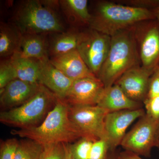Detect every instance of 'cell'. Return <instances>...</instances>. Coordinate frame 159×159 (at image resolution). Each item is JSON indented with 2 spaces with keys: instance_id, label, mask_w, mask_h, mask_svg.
I'll list each match as a JSON object with an SVG mask.
<instances>
[{
  "instance_id": "5",
  "label": "cell",
  "mask_w": 159,
  "mask_h": 159,
  "mask_svg": "<svg viewBox=\"0 0 159 159\" xmlns=\"http://www.w3.org/2000/svg\"><path fill=\"white\" fill-rule=\"evenodd\" d=\"M57 99L54 93L42 85L37 93L22 105L1 112L0 121L20 129L37 126Z\"/></svg>"
},
{
  "instance_id": "9",
  "label": "cell",
  "mask_w": 159,
  "mask_h": 159,
  "mask_svg": "<svg viewBox=\"0 0 159 159\" xmlns=\"http://www.w3.org/2000/svg\"><path fill=\"white\" fill-rule=\"evenodd\" d=\"M142 22L134 26L142 67L153 73L159 66V25Z\"/></svg>"
},
{
  "instance_id": "16",
  "label": "cell",
  "mask_w": 159,
  "mask_h": 159,
  "mask_svg": "<svg viewBox=\"0 0 159 159\" xmlns=\"http://www.w3.org/2000/svg\"><path fill=\"white\" fill-rule=\"evenodd\" d=\"M108 113L142 108V102L129 98L116 84L105 88L97 104Z\"/></svg>"
},
{
  "instance_id": "4",
  "label": "cell",
  "mask_w": 159,
  "mask_h": 159,
  "mask_svg": "<svg viewBox=\"0 0 159 159\" xmlns=\"http://www.w3.org/2000/svg\"><path fill=\"white\" fill-rule=\"evenodd\" d=\"M13 23L22 34H52L66 31L56 10L42 1L27 0L17 6Z\"/></svg>"
},
{
  "instance_id": "2",
  "label": "cell",
  "mask_w": 159,
  "mask_h": 159,
  "mask_svg": "<svg viewBox=\"0 0 159 159\" xmlns=\"http://www.w3.org/2000/svg\"><path fill=\"white\" fill-rule=\"evenodd\" d=\"M134 26L111 36L108 55L97 76L105 88L113 85L126 71L139 66L141 61Z\"/></svg>"
},
{
  "instance_id": "35",
  "label": "cell",
  "mask_w": 159,
  "mask_h": 159,
  "mask_svg": "<svg viewBox=\"0 0 159 159\" xmlns=\"http://www.w3.org/2000/svg\"><path fill=\"white\" fill-rule=\"evenodd\" d=\"M106 159H118V158H117V157H116L113 154L111 153L108 154Z\"/></svg>"
},
{
  "instance_id": "19",
  "label": "cell",
  "mask_w": 159,
  "mask_h": 159,
  "mask_svg": "<svg viewBox=\"0 0 159 159\" xmlns=\"http://www.w3.org/2000/svg\"><path fill=\"white\" fill-rule=\"evenodd\" d=\"M16 78L26 82L41 84L39 60L22 57L18 52L10 57Z\"/></svg>"
},
{
  "instance_id": "8",
  "label": "cell",
  "mask_w": 159,
  "mask_h": 159,
  "mask_svg": "<svg viewBox=\"0 0 159 159\" xmlns=\"http://www.w3.org/2000/svg\"><path fill=\"white\" fill-rule=\"evenodd\" d=\"M111 42V36L90 29L84 31L77 48L88 67L97 77L108 55Z\"/></svg>"
},
{
  "instance_id": "25",
  "label": "cell",
  "mask_w": 159,
  "mask_h": 159,
  "mask_svg": "<svg viewBox=\"0 0 159 159\" xmlns=\"http://www.w3.org/2000/svg\"><path fill=\"white\" fill-rule=\"evenodd\" d=\"M40 159H66L65 143L46 145Z\"/></svg>"
},
{
  "instance_id": "17",
  "label": "cell",
  "mask_w": 159,
  "mask_h": 159,
  "mask_svg": "<svg viewBox=\"0 0 159 159\" xmlns=\"http://www.w3.org/2000/svg\"><path fill=\"white\" fill-rule=\"evenodd\" d=\"M84 34L74 29L52 34L49 39V56L51 57L65 54L77 49Z\"/></svg>"
},
{
  "instance_id": "18",
  "label": "cell",
  "mask_w": 159,
  "mask_h": 159,
  "mask_svg": "<svg viewBox=\"0 0 159 159\" xmlns=\"http://www.w3.org/2000/svg\"><path fill=\"white\" fill-rule=\"evenodd\" d=\"M48 34H22L20 49L22 57L41 60L49 58Z\"/></svg>"
},
{
  "instance_id": "22",
  "label": "cell",
  "mask_w": 159,
  "mask_h": 159,
  "mask_svg": "<svg viewBox=\"0 0 159 159\" xmlns=\"http://www.w3.org/2000/svg\"><path fill=\"white\" fill-rule=\"evenodd\" d=\"M44 146L29 139L18 141L15 159H40Z\"/></svg>"
},
{
  "instance_id": "7",
  "label": "cell",
  "mask_w": 159,
  "mask_h": 159,
  "mask_svg": "<svg viewBox=\"0 0 159 159\" xmlns=\"http://www.w3.org/2000/svg\"><path fill=\"white\" fill-rule=\"evenodd\" d=\"M108 113L98 105H69L71 122L86 137L105 139L104 121Z\"/></svg>"
},
{
  "instance_id": "14",
  "label": "cell",
  "mask_w": 159,
  "mask_h": 159,
  "mask_svg": "<svg viewBox=\"0 0 159 159\" xmlns=\"http://www.w3.org/2000/svg\"><path fill=\"white\" fill-rule=\"evenodd\" d=\"M41 66V84L63 100L74 81L63 74L51 62L50 58L39 60Z\"/></svg>"
},
{
  "instance_id": "34",
  "label": "cell",
  "mask_w": 159,
  "mask_h": 159,
  "mask_svg": "<svg viewBox=\"0 0 159 159\" xmlns=\"http://www.w3.org/2000/svg\"><path fill=\"white\" fill-rule=\"evenodd\" d=\"M153 11L154 12L155 16L156 18L157 19L159 24V6L157 8H156L155 9H154Z\"/></svg>"
},
{
  "instance_id": "31",
  "label": "cell",
  "mask_w": 159,
  "mask_h": 159,
  "mask_svg": "<svg viewBox=\"0 0 159 159\" xmlns=\"http://www.w3.org/2000/svg\"><path fill=\"white\" fill-rule=\"evenodd\" d=\"M118 159H142L136 154L125 150V151L121 152L117 157Z\"/></svg>"
},
{
  "instance_id": "26",
  "label": "cell",
  "mask_w": 159,
  "mask_h": 159,
  "mask_svg": "<svg viewBox=\"0 0 159 159\" xmlns=\"http://www.w3.org/2000/svg\"><path fill=\"white\" fill-rule=\"evenodd\" d=\"M110 151L107 140L100 139L96 140L93 143L91 148L89 159H106Z\"/></svg>"
},
{
  "instance_id": "1",
  "label": "cell",
  "mask_w": 159,
  "mask_h": 159,
  "mask_svg": "<svg viewBox=\"0 0 159 159\" xmlns=\"http://www.w3.org/2000/svg\"><path fill=\"white\" fill-rule=\"evenodd\" d=\"M11 134L34 140L43 146L57 143L69 144L86 137L71 122L68 104L58 98L40 125L12 130Z\"/></svg>"
},
{
  "instance_id": "32",
  "label": "cell",
  "mask_w": 159,
  "mask_h": 159,
  "mask_svg": "<svg viewBox=\"0 0 159 159\" xmlns=\"http://www.w3.org/2000/svg\"><path fill=\"white\" fill-rule=\"evenodd\" d=\"M66 148V159H74L73 157H72V155L69 150L68 148L67 145L66 144H65Z\"/></svg>"
},
{
  "instance_id": "15",
  "label": "cell",
  "mask_w": 159,
  "mask_h": 159,
  "mask_svg": "<svg viewBox=\"0 0 159 159\" xmlns=\"http://www.w3.org/2000/svg\"><path fill=\"white\" fill-rule=\"evenodd\" d=\"M50 60L54 66L73 81L97 77L90 70L77 49L51 57Z\"/></svg>"
},
{
  "instance_id": "12",
  "label": "cell",
  "mask_w": 159,
  "mask_h": 159,
  "mask_svg": "<svg viewBox=\"0 0 159 159\" xmlns=\"http://www.w3.org/2000/svg\"><path fill=\"white\" fill-rule=\"evenodd\" d=\"M152 72L137 66L125 72L115 84L119 86L130 99L138 102L145 100Z\"/></svg>"
},
{
  "instance_id": "27",
  "label": "cell",
  "mask_w": 159,
  "mask_h": 159,
  "mask_svg": "<svg viewBox=\"0 0 159 159\" xmlns=\"http://www.w3.org/2000/svg\"><path fill=\"white\" fill-rule=\"evenodd\" d=\"M18 143V141L15 138L3 142L1 144L0 159H15Z\"/></svg>"
},
{
  "instance_id": "29",
  "label": "cell",
  "mask_w": 159,
  "mask_h": 159,
  "mask_svg": "<svg viewBox=\"0 0 159 159\" xmlns=\"http://www.w3.org/2000/svg\"><path fill=\"white\" fill-rule=\"evenodd\" d=\"M143 104L146 114L153 119H159V97L146 98Z\"/></svg>"
},
{
  "instance_id": "28",
  "label": "cell",
  "mask_w": 159,
  "mask_h": 159,
  "mask_svg": "<svg viewBox=\"0 0 159 159\" xmlns=\"http://www.w3.org/2000/svg\"><path fill=\"white\" fill-rule=\"evenodd\" d=\"M120 4H124L127 6H132L136 8L148 9L152 10L159 6V1L152 0H126L119 1L118 2Z\"/></svg>"
},
{
  "instance_id": "30",
  "label": "cell",
  "mask_w": 159,
  "mask_h": 159,
  "mask_svg": "<svg viewBox=\"0 0 159 159\" xmlns=\"http://www.w3.org/2000/svg\"><path fill=\"white\" fill-rule=\"evenodd\" d=\"M156 97H159V66L151 76L146 98Z\"/></svg>"
},
{
  "instance_id": "21",
  "label": "cell",
  "mask_w": 159,
  "mask_h": 159,
  "mask_svg": "<svg viewBox=\"0 0 159 159\" xmlns=\"http://www.w3.org/2000/svg\"><path fill=\"white\" fill-rule=\"evenodd\" d=\"M60 8L67 20L73 25H89L92 14L88 9L87 0L59 1Z\"/></svg>"
},
{
  "instance_id": "24",
  "label": "cell",
  "mask_w": 159,
  "mask_h": 159,
  "mask_svg": "<svg viewBox=\"0 0 159 159\" xmlns=\"http://www.w3.org/2000/svg\"><path fill=\"white\" fill-rule=\"evenodd\" d=\"M16 78L15 70L10 58L3 59L0 63V90Z\"/></svg>"
},
{
  "instance_id": "33",
  "label": "cell",
  "mask_w": 159,
  "mask_h": 159,
  "mask_svg": "<svg viewBox=\"0 0 159 159\" xmlns=\"http://www.w3.org/2000/svg\"><path fill=\"white\" fill-rule=\"evenodd\" d=\"M155 147L159 148V124L156 137Z\"/></svg>"
},
{
  "instance_id": "13",
  "label": "cell",
  "mask_w": 159,
  "mask_h": 159,
  "mask_svg": "<svg viewBox=\"0 0 159 159\" xmlns=\"http://www.w3.org/2000/svg\"><path fill=\"white\" fill-rule=\"evenodd\" d=\"M42 85L14 80L0 91L1 105L6 110L22 105L37 93Z\"/></svg>"
},
{
  "instance_id": "6",
  "label": "cell",
  "mask_w": 159,
  "mask_h": 159,
  "mask_svg": "<svg viewBox=\"0 0 159 159\" xmlns=\"http://www.w3.org/2000/svg\"><path fill=\"white\" fill-rule=\"evenodd\" d=\"M159 124V119H153L145 114L126 134L120 145L125 150L138 155L150 156L152 149L155 147Z\"/></svg>"
},
{
  "instance_id": "23",
  "label": "cell",
  "mask_w": 159,
  "mask_h": 159,
  "mask_svg": "<svg viewBox=\"0 0 159 159\" xmlns=\"http://www.w3.org/2000/svg\"><path fill=\"white\" fill-rule=\"evenodd\" d=\"M97 140L89 137H82L73 144H66L74 159H89L93 143Z\"/></svg>"
},
{
  "instance_id": "20",
  "label": "cell",
  "mask_w": 159,
  "mask_h": 159,
  "mask_svg": "<svg viewBox=\"0 0 159 159\" xmlns=\"http://www.w3.org/2000/svg\"><path fill=\"white\" fill-rule=\"evenodd\" d=\"M22 34L12 23L1 22L0 25V56L10 58L19 52Z\"/></svg>"
},
{
  "instance_id": "3",
  "label": "cell",
  "mask_w": 159,
  "mask_h": 159,
  "mask_svg": "<svg viewBox=\"0 0 159 159\" xmlns=\"http://www.w3.org/2000/svg\"><path fill=\"white\" fill-rule=\"evenodd\" d=\"M92 16L90 29L110 36L139 23L156 18L153 10L108 1L99 2Z\"/></svg>"
},
{
  "instance_id": "10",
  "label": "cell",
  "mask_w": 159,
  "mask_h": 159,
  "mask_svg": "<svg viewBox=\"0 0 159 159\" xmlns=\"http://www.w3.org/2000/svg\"><path fill=\"white\" fill-rule=\"evenodd\" d=\"M146 114L143 108L127 110L108 113L104 121L106 139L113 152L119 145L126 134V130L137 119Z\"/></svg>"
},
{
  "instance_id": "11",
  "label": "cell",
  "mask_w": 159,
  "mask_h": 159,
  "mask_svg": "<svg viewBox=\"0 0 159 159\" xmlns=\"http://www.w3.org/2000/svg\"><path fill=\"white\" fill-rule=\"evenodd\" d=\"M102 81L97 77L74 80L63 101L69 105H96L105 90Z\"/></svg>"
}]
</instances>
